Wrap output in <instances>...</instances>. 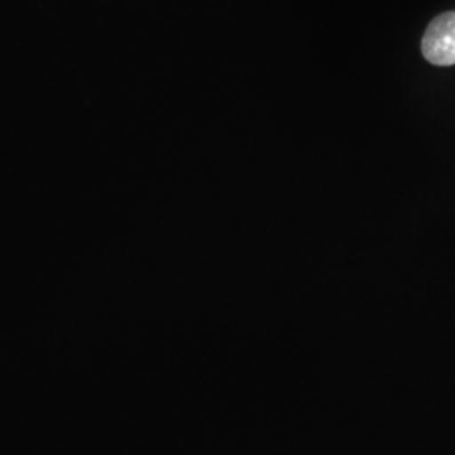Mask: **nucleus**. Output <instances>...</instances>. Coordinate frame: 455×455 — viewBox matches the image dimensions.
Masks as SVG:
<instances>
[{"instance_id": "f257e3e1", "label": "nucleus", "mask_w": 455, "mask_h": 455, "mask_svg": "<svg viewBox=\"0 0 455 455\" xmlns=\"http://www.w3.org/2000/svg\"><path fill=\"white\" fill-rule=\"evenodd\" d=\"M423 58L435 66L455 65V11L435 17L422 39Z\"/></svg>"}]
</instances>
